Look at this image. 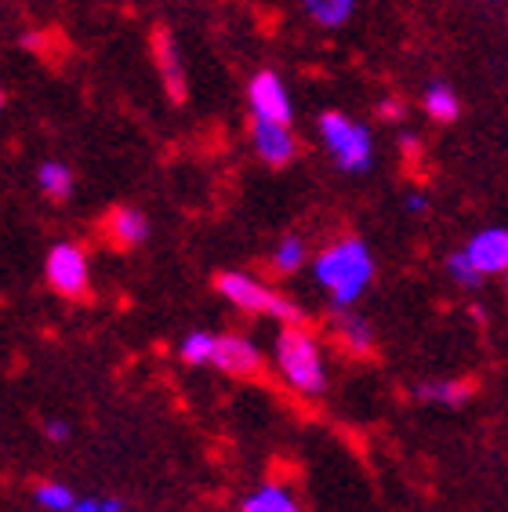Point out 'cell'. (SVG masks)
<instances>
[{
  "instance_id": "obj_2",
  "label": "cell",
  "mask_w": 508,
  "mask_h": 512,
  "mask_svg": "<svg viewBox=\"0 0 508 512\" xmlns=\"http://www.w3.org/2000/svg\"><path fill=\"white\" fill-rule=\"evenodd\" d=\"M276 371L291 385L294 393L320 396L327 385V367H323V349L316 335L305 324H287L276 338Z\"/></svg>"
},
{
  "instance_id": "obj_4",
  "label": "cell",
  "mask_w": 508,
  "mask_h": 512,
  "mask_svg": "<svg viewBox=\"0 0 508 512\" xmlns=\"http://www.w3.org/2000/svg\"><path fill=\"white\" fill-rule=\"evenodd\" d=\"M320 135H323V146L331 149L334 164L349 175H363V171L371 168L374 160V142H371V131L356 124L352 117L345 113H323L320 117Z\"/></svg>"
},
{
  "instance_id": "obj_27",
  "label": "cell",
  "mask_w": 508,
  "mask_h": 512,
  "mask_svg": "<svg viewBox=\"0 0 508 512\" xmlns=\"http://www.w3.org/2000/svg\"><path fill=\"white\" fill-rule=\"evenodd\" d=\"M505 287H508V269H505Z\"/></svg>"
},
{
  "instance_id": "obj_21",
  "label": "cell",
  "mask_w": 508,
  "mask_h": 512,
  "mask_svg": "<svg viewBox=\"0 0 508 512\" xmlns=\"http://www.w3.org/2000/svg\"><path fill=\"white\" fill-rule=\"evenodd\" d=\"M447 273H450V280H454V284H461V287H479V284H483V273L472 266V258L465 255V251H454V255L447 258Z\"/></svg>"
},
{
  "instance_id": "obj_20",
  "label": "cell",
  "mask_w": 508,
  "mask_h": 512,
  "mask_svg": "<svg viewBox=\"0 0 508 512\" xmlns=\"http://www.w3.org/2000/svg\"><path fill=\"white\" fill-rule=\"evenodd\" d=\"M215 338L218 335H207V331H189L178 345V356L186 360V364L200 367V364H211V353H215Z\"/></svg>"
},
{
  "instance_id": "obj_1",
  "label": "cell",
  "mask_w": 508,
  "mask_h": 512,
  "mask_svg": "<svg viewBox=\"0 0 508 512\" xmlns=\"http://www.w3.org/2000/svg\"><path fill=\"white\" fill-rule=\"evenodd\" d=\"M316 284L331 295L334 309H349L360 302V295L371 287L374 280V258L367 244L356 237H345L338 244L323 247L316 255Z\"/></svg>"
},
{
  "instance_id": "obj_12",
  "label": "cell",
  "mask_w": 508,
  "mask_h": 512,
  "mask_svg": "<svg viewBox=\"0 0 508 512\" xmlns=\"http://www.w3.org/2000/svg\"><path fill=\"white\" fill-rule=\"evenodd\" d=\"M334 338H338V345L352 356H371L374 353L371 324H367L363 316L349 313V309H342V313L334 316Z\"/></svg>"
},
{
  "instance_id": "obj_24",
  "label": "cell",
  "mask_w": 508,
  "mask_h": 512,
  "mask_svg": "<svg viewBox=\"0 0 508 512\" xmlns=\"http://www.w3.org/2000/svg\"><path fill=\"white\" fill-rule=\"evenodd\" d=\"M378 113H381V117H385V120H400V117H403V106H400V102H396V99H389V102H381Z\"/></svg>"
},
{
  "instance_id": "obj_17",
  "label": "cell",
  "mask_w": 508,
  "mask_h": 512,
  "mask_svg": "<svg viewBox=\"0 0 508 512\" xmlns=\"http://www.w3.org/2000/svg\"><path fill=\"white\" fill-rule=\"evenodd\" d=\"M418 396L429 400V404L458 407L472 396V382H425V385H418Z\"/></svg>"
},
{
  "instance_id": "obj_16",
  "label": "cell",
  "mask_w": 508,
  "mask_h": 512,
  "mask_svg": "<svg viewBox=\"0 0 508 512\" xmlns=\"http://www.w3.org/2000/svg\"><path fill=\"white\" fill-rule=\"evenodd\" d=\"M37 182L44 189V197L51 200H66L73 193V171L62 164V160H44L37 168Z\"/></svg>"
},
{
  "instance_id": "obj_23",
  "label": "cell",
  "mask_w": 508,
  "mask_h": 512,
  "mask_svg": "<svg viewBox=\"0 0 508 512\" xmlns=\"http://www.w3.org/2000/svg\"><path fill=\"white\" fill-rule=\"evenodd\" d=\"M44 436H48L51 444H66V440H69V425L66 422H48V425H44Z\"/></svg>"
},
{
  "instance_id": "obj_19",
  "label": "cell",
  "mask_w": 508,
  "mask_h": 512,
  "mask_svg": "<svg viewBox=\"0 0 508 512\" xmlns=\"http://www.w3.org/2000/svg\"><path fill=\"white\" fill-rule=\"evenodd\" d=\"M33 498H37L40 509H48V512H73V505H77V494L69 491L66 483H55V480L37 483Z\"/></svg>"
},
{
  "instance_id": "obj_22",
  "label": "cell",
  "mask_w": 508,
  "mask_h": 512,
  "mask_svg": "<svg viewBox=\"0 0 508 512\" xmlns=\"http://www.w3.org/2000/svg\"><path fill=\"white\" fill-rule=\"evenodd\" d=\"M73 512H124L117 498H77Z\"/></svg>"
},
{
  "instance_id": "obj_11",
  "label": "cell",
  "mask_w": 508,
  "mask_h": 512,
  "mask_svg": "<svg viewBox=\"0 0 508 512\" xmlns=\"http://www.w3.org/2000/svg\"><path fill=\"white\" fill-rule=\"evenodd\" d=\"M102 237H106V244L117 247V251H131V247L146 244L149 222L135 207H109L106 218H102Z\"/></svg>"
},
{
  "instance_id": "obj_26",
  "label": "cell",
  "mask_w": 508,
  "mask_h": 512,
  "mask_svg": "<svg viewBox=\"0 0 508 512\" xmlns=\"http://www.w3.org/2000/svg\"><path fill=\"white\" fill-rule=\"evenodd\" d=\"M0 106H4V91H0Z\"/></svg>"
},
{
  "instance_id": "obj_9",
  "label": "cell",
  "mask_w": 508,
  "mask_h": 512,
  "mask_svg": "<svg viewBox=\"0 0 508 512\" xmlns=\"http://www.w3.org/2000/svg\"><path fill=\"white\" fill-rule=\"evenodd\" d=\"M247 102H251V117L273 120V124H291V117H294L291 99H287V88L280 84L276 73H269V69H262L258 77H251Z\"/></svg>"
},
{
  "instance_id": "obj_25",
  "label": "cell",
  "mask_w": 508,
  "mask_h": 512,
  "mask_svg": "<svg viewBox=\"0 0 508 512\" xmlns=\"http://www.w3.org/2000/svg\"><path fill=\"white\" fill-rule=\"evenodd\" d=\"M425 207H429V197H425V193H411V197H407V211H411V215H421Z\"/></svg>"
},
{
  "instance_id": "obj_3",
  "label": "cell",
  "mask_w": 508,
  "mask_h": 512,
  "mask_svg": "<svg viewBox=\"0 0 508 512\" xmlns=\"http://www.w3.org/2000/svg\"><path fill=\"white\" fill-rule=\"evenodd\" d=\"M215 287L218 295L236 306L240 313H262V316H273V320H284V324H305V313L294 306L291 298H284L280 291H273L269 284H262L258 276H247V273H218L215 276Z\"/></svg>"
},
{
  "instance_id": "obj_8",
  "label": "cell",
  "mask_w": 508,
  "mask_h": 512,
  "mask_svg": "<svg viewBox=\"0 0 508 512\" xmlns=\"http://www.w3.org/2000/svg\"><path fill=\"white\" fill-rule=\"evenodd\" d=\"M251 142H254V153L269 168H287L298 157V138H294L291 124H273V120L251 117Z\"/></svg>"
},
{
  "instance_id": "obj_10",
  "label": "cell",
  "mask_w": 508,
  "mask_h": 512,
  "mask_svg": "<svg viewBox=\"0 0 508 512\" xmlns=\"http://www.w3.org/2000/svg\"><path fill=\"white\" fill-rule=\"evenodd\" d=\"M465 255L472 258V266L483 276H498L508 269V229L490 226L479 229L476 237L465 244Z\"/></svg>"
},
{
  "instance_id": "obj_5",
  "label": "cell",
  "mask_w": 508,
  "mask_h": 512,
  "mask_svg": "<svg viewBox=\"0 0 508 512\" xmlns=\"http://www.w3.org/2000/svg\"><path fill=\"white\" fill-rule=\"evenodd\" d=\"M48 287L62 298H88L91 295V266L84 247L77 244H55L44 262Z\"/></svg>"
},
{
  "instance_id": "obj_14",
  "label": "cell",
  "mask_w": 508,
  "mask_h": 512,
  "mask_svg": "<svg viewBox=\"0 0 508 512\" xmlns=\"http://www.w3.org/2000/svg\"><path fill=\"white\" fill-rule=\"evenodd\" d=\"M421 106H425V113H429L436 124H454L458 113H461V102H458V95H454L450 84H429Z\"/></svg>"
},
{
  "instance_id": "obj_7",
  "label": "cell",
  "mask_w": 508,
  "mask_h": 512,
  "mask_svg": "<svg viewBox=\"0 0 508 512\" xmlns=\"http://www.w3.org/2000/svg\"><path fill=\"white\" fill-rule=\"evenodd\" d=\"M149 51H153V62L160 69V80H164V91L167 99L182 106L189 95V84H186V73H182V59H178V44H175V33L167 30V26H153V37H149Z\"/></svg>"
},
{
  "instance_id": "obj_15",
  "label": "cell",
  "mask_w": 508,
  "mask_h": 512,
  "mask_svg": "<svg viewBox=\"0 0 508 512\" xmlns=\"http://www.w3.org/2000/svg\"><path fill=\"white\" fill-rule=\"evenodd\" d=\"M302 8L309 11V19L334 30V26H345L356 11V0H302Z\"/></svg>"
},
{
  "instance_id": "obj_13",
  "label": "cell",
  "mask_w": 508,
  "mask_h": 512,
  "mask_svg": "<svg viewBox=\"0 0 508 512\" xmlns=\"http://www.w3.org/2000/svg\"><path fill=\"white\" fill-rule=\"evenodd\" d=\"M240 512H302V505L284 483H265L240 502Z\"/></svg>"
},
{
  "instance_id": "obj_18",
  "label": "cell",
  "mask_w": 508,
  "mask_h": 512,
  "mask_svg": "<svg viewBox=\"0 0 508 512\" xmlns=\"http://www.w3.org/2000/svg\"><path fill=\"white\" fill-rule=\"evenodd\" d=\"M305 258H309V251H305V240L302 237H284L273 251V269L280 276H291V273H298V269L305 266Z\"/></svg>"
},
{
  "instance_id": "obj_6",
  "label": "cell",
  "mask_w": 508,
  "mask_h": 512,
  "mask_svg": "<svg viewBox=\"0 0 508 512\" xmlns=\"http://www.w3.org/2000/svg\"><path fill=\"white\" fill-rule=\"evenodd\" d=\"M211 367H218L229 378H258L265 367L262 349L244 335H218L215 353H211Z\"/></svg>"
}]
</instances>
